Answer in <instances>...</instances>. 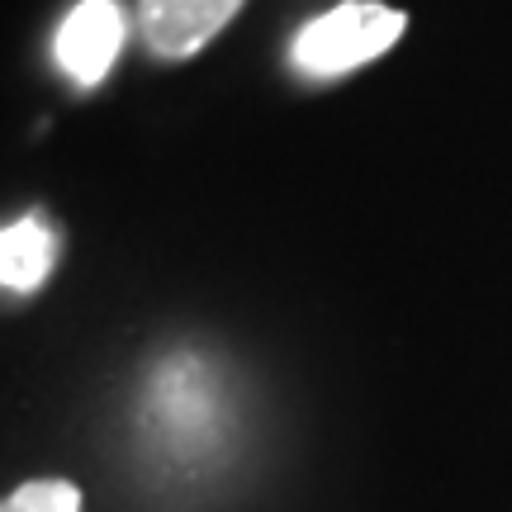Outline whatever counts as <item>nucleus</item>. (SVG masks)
Segmentation results:
<instances>
[{"label": "nucleus", "instance_id": "nucleus-2", "mask_svg": "<svg viewBox=\"0 0 512 512\" xmlns=\"http://www.w3.org/2000/svg\"><path fill=\"white\" fill-rule=\"evenodd\" d=\"M124 34L128 19L119 10V0H76L53 34L57 72L76 86H86V91L100 86L110 76L119 48H124Z\"/></svg>", "mask_w": 512, "mask_h": 512}, {"label": "nucleus", "instance_id": "nucleus-1", "mask_svg": "<svg viewBox=\"0 0 512 512\" xmlns=\"http://www.w3.org/2000/svg\"><path fill=\"white\" fill-rule=\"evenodd\" d=\"M408 19L389 5H370V0H347L328 15L309 19L294 34V67L304 76H347L356 67H366L384 48H394L403 38Z\"/></svg>", "mask_w": 512, "mask_h": 512}, {"label": "nucleus", "instance_id": "nucleus-5", "mask_svg": "<svg viewBox=\"0 0 512 512\" xmlns=\"http://www.w3.org/2000/svg\"><path fill=\"white\" fill-rule=\"evenodd\" d=\"M53 261H57V233L38 214L5 223V233H0V280H5L10 294H34L53 275Z\"/></svg>", "mask_w": 512, "mask_h": 512}, {"label": "nucleus", "instance_id": "nucleus-3", "mask_svg": "<svg viewBox=\"0 0 512 512\" xmlns=\"http://www.w3.org/2000/svg\"><path fill=\"white\" fill-rule=\"evenodd\" d=\"M242 10V0H138V29L143 43L166 62L200 53L223 24Z\"/></svg>", "mask_w": 512, "mask_h": 512}, {"label": "nucleus", "instance_id": "nucleus-6", "mask_svg": "<svg viewBox=\"0 0 512 512\" xmlns=\"http://www.w3.org/2000/svg\"><path fill=\"white\" fill-rule=\"evenodd\" d=\"M0 512H81V494L67 479H34L5 498Z\"/></svg>", "mask_w": 512, "mask_h": 512}, {"label": "nucleus", "instance_id": "nucleus-4", "mask_svg": "<svg viewBox=\"0 0 512 512\" xmlns=\"http://www.w3.org/2000/svg\"><path fill=\"white\" fill-rule=\"evenodd\" d=\"M152 418L162 422L171 437H200L209 418H214V394H209V380L195 361H171V366L157 375V389H152Z\"/></svg>", "mask_w": 512, "mask_h": 512}]
</instances>
